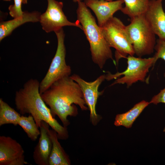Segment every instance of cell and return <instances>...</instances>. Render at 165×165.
Masks as SVG:
<instances>
[{
    "label": "cell",
    "instance_id": "cell-1",
    "mask_svg": "<svg viewBox=\"0 0 165 165\" xmlns=\"http://www.w3.org/2000/svg\"><path fill=\"white\" fill-rule=\"evenodd\" d=\"M41 96L53 117L57 115L64 127L69 124L67 117L77 113V108L73 104L78 105L82 110L88 109L80 86L70 76L55 82Z\"/></svg>",
    "mask_w": 165,
    "mask_h": 165
},
{
    "label": "cell",
    "instance_id": "cell-2",
    "mask_svg": "<svg viewBox=\"0 0 165 165\" xmlns=\"http://www.w3.org/2000/svg\"><path fill=\"white\" fill-rule=\"evenodd\" d=\"M39 85L38 80L31 79L16 91L15 97L16 108L21 115H32L39 128L42 121H44L56 132L59 139H66L68 137L67 128L61 125L54 118L41 97Z\"/></svg>",
    "mask_w": 165,
    "mask_h": 165
},
{
    "label": "cell",
    "instance_id": "cell-3",
    "mask_svg": "<svg viewBox=\"0 0 165 165\" xmlns=\"http://www.w3.org/2000/svg\"><path fill=\"white\" fill-rule=\"evenodd\" d=\"M77 3V21L82 26V30L89 42L93 61L102 69L107 61L113 60L111 47L84 2L80 1Z\"/></svg>",
    "mask_w": 165,
    "mask_h": 165
},
{
    "label": "cell",
    "instance_id": "cell-4",
    "mask_svg": "<svg viewBox=\"0 0 165 165\" xmlns=\"http://www.w3.org/2000/svg\"><path fill=\"white\" fill-rule=\"evenodd\" d=\"M126 29L135 54L138 57L153 52L156 43V35L144 14L130 18V23L126 26Z\"/></svg>",
    "mask_w": 165,
    "mask_h": 165
},
{
    "label": "cell",
    "instance_id": "cell-5",
    "mask_svg": "<svg viewBox=\"0 0 165 165\" xmlns=\"http://www.w3.org/2000/svg\"><path fill=\"white\" fill-rule=\"evenodd\" d=\"M100 28L109 46L116 50L115 57L117 63L121 58H126L128 55L135 54L126 26L120 19L113 16Z\"/></svg>",
    "mask_w": 165,
    "mask_h": 165
},
{
    "label": "cell",
    "instance_id": "cell-6",
    "mask_svg": "<svg viewBox=\"0 0 165 165\" xmlns=\"http://www.w3.org/2000/svg\"><path fill=\"white\" fill-rule=\"evenodd\" d=\"M57 40V50L46 75L39 85L41 94L53 83L64 77L70 76L71 67L65 61L66 50L64 44L65 34L63 28L54 32Z\"/></svg>",
    "mask_w": 165,
    "mask_h": 165
},
{
    "label": "cell",
    "instance_id": "cell-7",
    "mask_svg": "<svg viewBox=\"0 0 165 165\" xmlns=\"http://www.w3.org/2000/svg\"><path fill=\"white\" fill-rule=\"evenodd\" d=\"M126 58L127 67L125 70L114 74L109 73L106 75L107 80L116 79L111 86L125 84L128 87L138 81H145L149 69L156 63L153 56L143 58L128 55Z\"/></svg>",
    "mask_w": 165,
    "mask_h": 165
},
{
    "label": "cell",
    "instance_id": "cell-8",
    "mask_svg": "<svg viewBox=\"0 0 165 165\" xmlns=\"http://www.w3.org/2000/svg\"><path fill=\"white\" fill-rule=\"evenodd\" d=\"M46 11L41 14L39 21L43 30L47 33L58 31L63 27L73 26L82 30V27L77 20L72 22L68 20L63 10V3L56 0H47Z\"/></svg>",
    "mask_w": 165,
    "mask_h": 165
},
{
    "label": "cell",
    "instance_id": "cell-9",
    "mask_svg": "<svg viewBox=\"0 0 165 165\" xmlns=\"http://www.w3.org/2000/svg\"><path fill=\"white\" fill-rule=\"evenodd\" d=\"M70 77L80 86L86 104L90 111L91 122L93 125H96L101 119L96 111L97 99L102 93L99 91L98 90L99 86L106 79V75H101L94 81L90 82L85 81L76 74H74Z\"/></svg>",
    "mask_w": 165,
    "mask_h": 165
},
{
    "label": "cell",
    "instance_id": "cell-10",
    "mask_svg": "<svg viewBox=\"0 0 165 165\" xmlns=\"http://www.w3.org/2000/svg\"><path fill=\"white\" fill-rule=\"evenodd\" d=\"M24 153L16 140L9 136H0V165L28 164L25 160Z\"/></svg>",
    "mask_w": 165,
    "mask_h": 165
},
{
    "label": "cell",
    "instance_id": "cell-11",
    "mask_svg": "<svg viewBox=\"0 0 165 165\" xmlns=\"http://www.w3.org/2000/svg\"><path fill=\"white\" fill-rule=\"evenodd\" d=\"M163 0H150L144 14L151 28L159 38L165 40V12L163 7Z\"/></svg>",
    "mask_w": 165,
    "mask_h": 165
},
{
    "label": "cell",
    "instance_id": "cell-12",
    "mask_svg": "<svg viewBox=\"0 0 165 165\" xmlns=\"http://www.w3.org/2000/svg\"><path fill=\"white\" fill-rule=\"evenodd\" d=\"M87 6L94 12L97 18L98 25L102 27L113 14L121 10L124 3L123 0L109 1L105 0H84Z\"/></svg>",
    "mask_w": 165,
    "mask_h": 165
},
{
    "label": "cell",
    "instance_id": "cell-13",
    "mask_svg": "<svg viewBox=\"0 0 165 165\" xmlns=\"http://www.w3.org/2000/svg\"><path fill=\"white\" fill-rule=\"evenodd\" d=\"M49 126L47 123L42 121L39 128L40 136L33 155L35 162L38 165H49V157L52 146Z\"/></svg>",
    "mask_w": 165,
    "mask_h": 165
},
{
    "label": "cell",
    "instance_id": "cell-14",
    "mask_svg": "<svg viewBox=\"0 0 165 165\" xmlns=\"http://www.w3.org/2000/svg\"><path fill=\"white\" fill-rule=\"evenodd\" d=\"M40 15V13L37 11L29 12L25 11L21 17L1 22L0 41L10 35L14 29L24 23L39 22Z\"/></svg>",
    "mask_w": 165,
    "mask_h": 165
},
{
    "label": "cell",
    "instance_id": "cell-15",
    "mask_svg": "<svg viewBox=\"0 0 165 165\" xmlns=\"http://www.w3.org/2000/svg\"><path fill=\"white\" fill-rule=\"evenodd\" d=\"M52 146L49 157V165H69L70 161L67 154L58 141L57 133L53 129L50 130Z\"/></svg>",
    "mask_w": 165,
    "mask_h": 165
},
{
    "label": "cell",
    "instance_id": "cell-16",
    "mask_svg": "<svg viewBox=\"0 0 165 165\" xmlns=\"http://www.w3.org/2000/svg\"><path fill=\"white\" fill-rule=\"evenodd\" d=\"M150 102L143 100L136 104L127 112L116 115L114 124L116 126H123L127 128H130L137 118Z\"/></svg>",
    "mask_w": 165,
    "mask_h": 165
},
{
    "label": "cell",
    "instance_id": "cell-17",
    "mask_svg": "<svg viewBox=\"0 0 165 165\" xmlns=\"http://www.w3.org/2000/svg\"><path fill=\"white\" fill-rule=\"evenodd\" d=\"M150 0H123L125 4L120 11L130 18L143 15L146 11Z\"/></svg>",
    "mask_w": 165,
    "mask_h": 165
},
{
    "label": "cell",
    "instance_id": "cell-18",
    "mask_svg": "<svg viewBox=\"0 0 165 165\" xmlns=\"http://www.w3.org/2000/svg\"><path fill=\"white\" fill-rule=\"evenodd\" d=\"M21 114L11 107L2 98L0 99V126L11 124L18 125Z\"/></svg>",
    "mask_w": 165,
    "mask_h": 165
},
{
    "label": "cell",
    "instance_id": "cell-19",
    "mask_svg": "<svg viewBox=\"0 0 165 165\" xmlns=\"http://www.w3.org/2000/svg\"><path fill=\"white\" fill-rule=\"evenodd\" d=\"M18 125L23 128L28 137L32 141H36L40 135L39 128L31 115L28 116L21 115Z\"/></svg>",
    "mask_w": 165,
    "mask_h": 165
},
{
    "label": "cell",
    "instance_id": "cell-20",
    "mask_svg": "<svg viewBox=\"0 0 165 165\" xmlns=\"http://www.w3.org/2000/svg\"><path fill=\"white\" fill-rule=\"evenodd\" d=\"M14 3L10 5L8 8L10 15L13 18L22 16L24 12L21 9L23 0H13Z\"/></svg>",
    "mask_w": 165,
    "mask_h": 165
},
{
    "label": "cell",
    "instance_id": "cell-21",
    "mask_svg": "<svg viewBox=\"0 0 165 165\" xmlns=\"http://www.w3.org/2000/svg\"><path fill=\"white\" fill-rule=\"evenodd\" d=\"M156 51L153 57L156 62L159 59L161 58L165 61V40L160 39L156 40V43L155 48ZM165 77V73L164 75Z\"/></svg>",
    "mask_w": 165,
    "mask_h": 165
},
{
    "label": "cell",
    "instance_id": "cell-22",
    "mask_svg": "<svg viewBox=\"0 0 165 165\" xmlns=\"http://www.w3.org/2000/svg\"><path fill=\"white\" fill-rule=\"evenodd\" d=\"M149 102L150 104L156 105L160 103L165 104V87L161 90L158 94L154 96Z\"/></svg>",
    "mask_w": 165,
    "mask_h": 165
},
{
    "label": "cell",
    "instance_id": "cell-23",
    "mask_svg": "<svg viewBox=\"0 0 165 165\" xmlns=\"http://www.w3.org/2000/svg\"><path fill=\"white\" fill-rule=\"evenodd\" d=\"M73 1L75 2H78L80 1H82V0H72ZM109 1H113L112 0H105Z\"/></svg>",
    "mask_w": 165,
    "mask_h": 165
},
{
    "label": "cell",
    "instance_id": "cell-24",
    "mask_svg": "<svg viewBox=\"0 0 165 165\" xmlns=\"http://www.w3.org/2000/svg\"><path fill=\"white\" fill-rule=\"evenodd\" d=\"M28 0H23L22 3L24 4L27 3Z\"/></svg>",
    "mask_w": 165,
    "mask_h": 165
},
{
    "label": "cell",
    "instance_id": "cell-25",
    "mask_svg": "<svg viewBox=\"0 0 165 165\" xmlns=\"http://www.w3.org/2000/svg\"><path fill=\"white\" fill-rule=\"evenodd\" d=\"M4 0L5 1H10V0Z\"/></svg>",
    "mask_w": 165,
    "mask_h": 165
},
{
    "label": "cell",
    "instance_id": "cell-26",
    "mask_svg": "<svg viewBox=\"0 0 165 165\" xmlns=\"http://www.w3.org/2000/svg\"><path fill=\"white\" fill-rule=\"evenodd\" d=\"M163 132H165V127L163 129Z\"/></svg>",
    "mask_w": 165,
    "mask_h": 165
}]
</instances>
